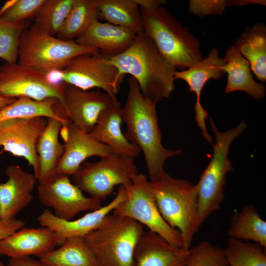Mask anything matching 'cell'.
<instances>
[{"label": "cell", "mask_w": 266, "mask_h": 266, "mask_svg": "<svg viewBox=\"0 0 266 266\" xmlns=\"http://www.w3.org/2000/svg\"><path fill=\"white\" fill-rule=\"evenodd\" d=\"M190 249L177 247L158 234L145 232L135 248L134 266H183Z\"/></svg>", "instance_id": "obj_20"}, {"label": "cell", "mask_w": 266, "mask_h": 266, "mask_svg": "<svg viewBox=\"0 0 266 266\" xmlns=\"http://www.w3.org/2000/svg\"><path fill=\"white\" fill-rule=\"evenodd\" d=\"M47 120L42 117L11 119L0 123V147L13 155L25 158L37 179L39 162L36 147Z\"/></svg>", "instance_id": "obj_13"}, {"label": "cell", "mask_w": 266, "mask_h": 266, "mask_svg": "<svg viewBox=\"0 0 266 266\" xmlns=\"http://www.w3.org/2000/svg\"><path fill=\"white\" fill-rule=\"evenodd\" d=\"M47 125L40 134L36 152L39 162V182L54 174L64 151V145L59 141L61 130L69 119L48 118Z\"/></svg>", "instance_id": "obj_24"}, {"label": "cell", "mask_w": 266, "mask_h": 266, "mask_svg": "<svg viewBox=\"0 0 266 266\" xmlns=\"http://www.w3.org/2000/svg\"><path fill=\"white\" fill-rule=\"evenodd\" d=\"M1 219V217H0V220Z\"/></svg>", "instance_id": "obj_42"}, {"label": "cell", "mask_w": 266, "mask_h": 266, "mask_svg": "<svg viewBox=\"0 0 266 266\" xmlns=\"http://www.w3.org/2000/svg\"><path fill=\"white\" fill-rule=\"evenodd\" d=\"M137 34L126 28L95 20L75 41L98 49L107 57L118 55L133 42Z\"/></svg>", "instance_id": "obj_21"}, {"label": "cell", "mask_w": 266, "mask_h": 266, "mask_svg": "<svg viewBox=\"0 0 266 266\" xmlns=\"http://www.w3.org/2000/svg\"><path fill=\"white\" fill-rule=\"evenodd\" d=\"M150 184L160 212L166 222L179 232L183 247L190 249L198 232V188L187 180L165 171Z\"/></svg>", "instance_id": "obj_4"}, {"label": "cell", "mask_w": 266, "mask_h": 266, "mask_svg": "<svg viewBox=\"0 0 266 266\" xmlns=\"http://www.w3.org/2000/svg\"><path fill=\"white\" fill-rule=\"evenodd\" d=\"M128 83L127 98L122 107L123 121L127 126L124 134L143 153L149 180L155 181L165 171L166 161L182 151L164 147L156 111L157 102L142 94L133 77L129 79Z\"/></svg>", "instance_id": "obj_1"}, {"label": "cell", "mask_w": 266, "mask_h": 266, "mask_svg": "<svg viewBox=\"0 0 266 266\" xmlns=\"http://www.w3.org/2000/svg\"><path fill=\"white\" fill-rule=\"evenodd\" d=\"M46 0H15L6 2L0 8V17L12 23H21L35 17Z\"/></svg>", "instance_id": "obj_34"}, {"label": "cell", "mask_w": 266, "mask_h": 266, "mask_svg": "<svg viewBox=\"0 0 266 266\" xmlns=\"http://www.w3.org/2000/svg\"><path fill=\"white\" fill-rule=\"evenodd\" d=\"M75 0H46L35 23L41 29L56 36L62 29Z\"/></svg>", "instance_id": "obj_32"}, {"label": "cell", "mask_w": 266, "mask_h": 266, "mask_svg": "<svg viewBox=\"0 0 266 266\" xmlns=\"http://www.w3.org/2000/svg\"><path fill=\"white\" fill-rule=\"evenodd\" d=\"M25 225L22 220L14 217L1 219L0 220V240L12 234Z\"/></svg>", "instance_id": "obj_37"}, {"label": "cell", "mask_w": 266, "mask_h": 266, "mask_svg": "<svg viewBox=\"0 0 266 266\" xmlns=\"http://www.w3.org/2000/svg\"><path fill=\"white\" fill-rule=\"evenodd\" d=\"M60 133L64 139V151L56 172L71 176L88 158H102L112 152L105 144L75 126L69 120L63 126Z\"/></svg>", "instance_id": "obj_15"}, {"label": "cell", "mask_w": 266, "mask_h": 266, "mask_svg": "<svg viewBox=\"0 0 266 266\" xmlns=\"http://www.w3.org/2000/svg\"><path fill=\"white\" fill-rule=\"evenodd\" d=\"M209 122L215 135V142L213 144L211 160L197 183L198 188V231L205 221L220 208L224 199L227 175L233 170L232 164L228 158L230 148L233 141L247 127L245 121H243L235 128L221 132L211 117Z\"/></svg>", "instance_id": "obj_6"}, {"label": "cell", "mask_w": 266, "mask_h": 266, "mask_svg": "<svg viewBox=\"0 0 266 266\" xmlns=\"http://www.w3.org/2000/svg\"><path fill=\"white\" fill-rule=\"evenodd\" d=\"M61 74L65 84L85 91L101 89L115 101L125 76L99 51L74 57L61 70Z\"/></svg>", "instance_id": "obj_10"}, {"label": "cell", "mask_w": 266, "mask_h": 266, "mask_svg": "<svg viewBox=\"0 0 266 266\" xmlns=\"http://www.w3.org/2000/svg\"><path fill=\"white\" fill-rule=\"evenodd\" d=\"M123 109L119 101L114 102L100 113L90 134L107 145L114 153L134 159L140 150L126 138L122 131Z\"/></svg>", "instance_id": "obj_22"}, {"label": "cell", "mask_w": 266, "mask_h": 266, "mask_svg": "<svg viewBox=\"0 0 266 266\" xmlns=\"http://www.w3.org/2000/svg\"><path fill=\"white\" fill-rule=\"evenodd\" d=\"M265 249L259 243L229 237L223 253L228 266H266Z\"/></svg>", "instance_id": "obj_31"}, {"label": "cell", "mask_w": 266, "mask_h": 266, "mask_svg": "<svg viewBox=\"0 0 266 266\" xmlns=\"http://www.w3.org/2000/svg\"><path fill=\"white\" fill-rule=\"evenodd\" d=\"M249 3L266 4L261 0H191L189 2V12L200 17L208 15H222L227 7L231 6H244Z\"/></svg>", "instance_id": "obj_36"}, {"label": "cell", "mask_w": 266, "mask_h": 266, "mask_svg": "<svg viewBox=\"0 0 266 266\" xmlns=\"http://www.w3.org/2000/svg\"><path fill=\"white\" fill-rule=\"evenodd\" d=\"M144 232L140 223L112 213L84 238L97 266H134L135 248Z\"/></svg>", "instance_id": "obj_5"}, {"label": "cell", "mask_w": 266, "mask_h": 266, "mask_svg": "<svg viewBox=\"0 0 266 266\" xmlns=\"http://www.w3.org/2000/svg\"><path fill=\"white\" fill-rule=\"evenodd\" d=\"M140 10L144 33L171 65L182 70L203 59L199 39L164 6Z\"/></svg>", "instance_id": "obj_3"}, {"label": "cell", "mask_w": 266, "mask_h": 266, "mask_svg": "<svg viewBox=\"0 0 266 266\" xmlns=\"http://www.w3.org/2000/svg\"><path fill=\"white\" fill-rule=\"evenodd\" d=\"M98 19L137 35L144 33L142 15L135 0H99Z\"/></svg>", "instance_id": "obj_26"}, {"label": "cell", "mask_w": 266, "mask_h": 266, "mask_svg": "<svg viewBox=\"0 0 266 266\" xmlns=\"http://www.w3.org/2000/svg\"><path fill=\"white\" fill-rule=\"evenodd\" d=\"M37 193L40 201L52 208L58 218L72 220L78 214L101 206V200L85 196L69 176L55 172L39 182Z\"/></svg>", "instance_id": "obj_12"}, {"label": "cell", "mask_w": 266, "mask_h": 266, "mask_svg": "<svg viewBox=\"0 0 266 266\" xmlns=\"http://www.w3.org/2000/svg\"><path fill=\"white\" fill-rule=\"evenodd\" d=\"M126 198V189L120 186L115 197L108 204L99 209L89 211L76 219L67 220L57 217L49 210L45 209L39 215L37 220L42 227L53 231L58 238L59 246L66 239L72 237H85L97 229L104 218L112 212Z\"/></svg>", "instance_id": "obj_14"}, {"label": "cell", "mask_w": 266, "mask_h": 266, "mask_svg": "<svg viewBox=\"0 0 266 266\" xmlns=\"http://www.w3.org/2000/svg\"><path fill=\"white\" fill-rule=\"evenodd\" d=\"M223 59L225 64L221 68L228 75L225 93L241 91L255 99L265 97V85L254 80L249 62L234 45L227 49Z\"/></svg>", "instance_id": "obj_23"}, {"label": "cell", "mask_w": 266, "mask_h": 266, "mask_svg": "<svg viewBox=\"0 0 266 266\" xmlns=\"http://www.w3.org/2000/svg\"><path fill=\"white\" fill-rule=\"evenodd\" d=\"M15 98H7L0 96V110L14 101Z\"/></svg>", "instance_id": "obj_40"}, {"label": "cell", "mask_w": 266, "mask_h": 266, "mask_svg": "<svg viewBox=\"0 0 266 266\" xmlns=\"http://www.w3.org/2000/svg\"><path fill=\"white\" fill-rule=\"evenodd\" d=\"M133 159L112 152L97 162H84L71 176L72 182L83 192L101 200L116 186L131 183L138 173Z\"/></svg>", "instance_id": "obj_9"}, {"label": "cell", "mask_w": 266, "mask_h": 266, "mask_svg": "<svg viewBox=\"0 0 266 266\" xmlns=\"http://www.w3.org/2000/svg\"><path fill=\"white\" fill-rule=\"evenodd\" d=\"M99 0H75L57 38L74 40L98 19Z\"/></svg>", "instance_id": "obj_30"}, {"label": "cell", "mask_w": 266, "mask_h": 266, "mask_svg": "<svg viewBox=\"0 0 266 266\" xmlns=\"http://www.w3.org/2000/svg\"><path fill=\"white\" fill-rule=\"evenodd\" d=\"M64 84H54L45 73L18 63H5L0 66V96L2 97H25L37 101L54 99L65 110Z\"/></svg>", "instance_id": "obj_11"}, {"label": "cell", "mask_w": 266, "mask_h": 266, "mask_svg": "<svg viewBox=\"0 0 266 266\" xmlns=\"http://www.w3.org/2000/svg\"><path fill=\"white\" fill-rule=\"evenodd\" d=\"M59 246L39 258L43 266H97L84 237L68 238Z\"/></svg>", "instance_id": "obj_27"}, {"label": "cell", "mask_w": 266, "mask_h": 266, "mask_svg": "<svg viewBox=\"0 0 266 266\" xmlns=\"http://www.w3.org/2000/svg\"><path fill=\"white\" fill-rule=\"evenodd\" d=\"M125 187L126 199L112 213L135 220L171 244L183 247L178 231L171 227L162 217L147 176L138 173L131 183Z\"/></svg>", "instance_id": "obj_8"}, {"label": "cell", "mask_w": 266, "mask_h": 266, "mask_svg": "<svg viewBox=\"0 0 266 266\" xmlns=\"http://www.w3.org/2000/svg\"><path fill=\"white\" fill-rule=\"evenodd\" d=\"M6 266H43L40 261L30 257L11 258Z\"/></svg>", "instance_id": "obj_38"}, {"label": "cell", "mask_w": 266, "mask_h": 266, "mask_svg": "<svg viewBox=\"0 0 266 266\" xmlns=\"http://www.w3.org/2000/svg\"><path fill=\"white\" fill-rule=\"evenodd\" d=\"M219 50L212 49L208 56L187 69L175 71L174 78L181 79L187 82L189 90L196 95L195 105V119L198 127L205 139L212 142L211 135L206 127L205 119L208 115L202 107L201 101L202 90L206 83L210 79H219L224 73L221 66L225 64L223 58H219Z\"/></svg>", "instance_id": "obj_17"}, {"label": "cell", "mask_w": 266, "mask_h": 266, "mask_svg": "<svg viewBox=\"0 0 266 266\" xmlns=\"http://www.w3.org/2000/svg\"><path fill=\"white\" fill-rule=\"evenodd\" d=\"M140 9L149 11L154 10L166 3L165 0H135Z\"/></svg>", "instance_id": "obj_39"}, {"label": "cell", "mask_w": 266, "mask_h": 266, "mask_svg": "<svg viewBox=\"0 0 266 266\" xmlns=\"http://www.w3.org/2000/svg\"><path fill=\"white\" fill-rule=\"evenodd\" d=\"M99 51L47 33L33 24L22 33L18 47V64L47 73L64 69L74 57Z\"/></svg>", "instance_id": "obj_7"}, {"label": "cell", "mask_w": 266, "mask_h": 266, "mask_svg": "<svg viewBox=\"0 0 266 266\" xmlns=\"http://www.w3.org/2000/svg\"><path fill=\"white\" fill-rule=\"evenodd\" d=\"M234 46L249 63L250 69L257 78L266 81V26L257 23L246 27Z\"/></svg>", "instance_id": "obj_25"}, {"label": "cell", "mask_w": 266, "mask_h": 266, "mask_svg": "<svg viewBox=\"0 0 266 266\" xmlns=\"http://www.w3.org/2000/svg\"><path fill=\"white\" fill-rule=\"evenodd\" d=\"M58 102L54 99L37 101L25 97L17 98L0 110V123L13 119L34 117L68 119L56 109Z\"/></svg>", "instance_id": "obj_29"}, {"label": "cell", "mask_w": 266, "mask_h": 266, "mask_svg": "<svg viewBox=\"0 0 266 266\" xmlns=\"http://www.w3.org/2000/svg\"><path fill=\"white\" fill-rule=\"evenodd\" d=\"M108 58L121 75L130 74L142 94L157 102L168 98L174 90L176 68L163 57L144 33L137 34L126 51Z\"/></svg>", "instance_id": "obj_2"}, {"label": "cell", "mask_w": 266, "mask_h": 266, "mask_svg": "<svg viewBox=\"0 0 266 266\" xmlns=\"http://www.w3.org/2000/svg\"><path fill=\"white\" fill-rule=\"evenodd\" d=\"M5 173L8 179L0 183L1 219L14 217L32 201V192L37 180L33 173L16 165L7 166Z\"/></svg>", "instance_id": "obj_18"}, {"label": "cell", "mask_w": 266, "mask_h": 266, "mask_svg": "<svg viewBox=\"0 0 266 266\" xmlns=\"http://www.w3.org/2000/svg\"><path fill=\"white\" fill-rule=\"evenodd\" d=\"M183 266H228L223 249L208 241L190 248L189 256Z\"/></svg>", "instance_id": "obj_35"}, {"label": "cell", "mask_w": 266, "mask_h": 266, "mask_svg": "<svg viewBox=\"0 0 266 266\" xmlns=\"http://www.w3.org/2000/svg\"><path fill=\"white\" fill-rule=\"evenodd\" d=\"M227 233L230 237L253 241L266 248V222L252 204L233 214Z\"/></svg>", "instance_id": "obj_28"}, {"label": "cell", "mask_w": 266, "mask_h": 266, "mask_svg": "<svg viewBox=\"0 0 266 266\" xmlns=\"http://www.w3.org/2000/svg\"><path fill=\"white\" fill-rule=\"evenodd\" d=\"M0 266H5L0 261Z\"/></svg>", "instance_id": "obj_41"}, {"label": "cell", "mask_w": 266, "mask_h": 266, "mask_svg": "<svg viewBox=\"0 0 266 266\" xmlns=\"http://www.w3.org/2000/svg\"><path fill=\"white\" fill-rule=\"evenodd\" d=\"M59 246L55 233L48 228H22L0 240V255L11 258H39Z\"/></svg>", "instance_id": "obj_19"}, {"label": "cell", "mask_w": 266, "mask_h": 266, "mask_svg": "<svg viewBox=\"0 0 266 266\" xmlns=\"http://www.w3.org/2000/svg\"><path fill=\"white\" fill-rule=\"evenodd\" d=\"M27 25V21L12 23L0 17V58L5 63H17L20 37Z\"/></svg>", "instance_id": "obj_33"}, {"label": "cell", "mask_w": 266, "mask_h": 266, "mask_svg": "<svg viewBox=\"0 0 266 266\" xmlns=\"http://www.w3.org/2000/svg\"><path fill=\"white\" fill-rule=\"evenodd\" d=\"M65 111L68 119L77 128L92 131L101 112L114 102L105 92L85 91L71 85L63 87Z\"/></svg>", "instance_id": "obj_16"}]
</instances>
